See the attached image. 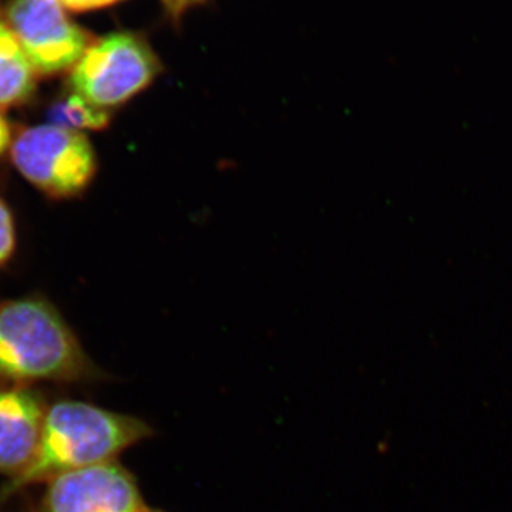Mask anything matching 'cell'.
Masks as SVG:
<instances>
[{
	"mask_svg": "<svg viewBox=\"0 0 512 512\" xmlns=\"http://www.w3.org/2000/svg\"><path fill=\"white\" fill-rule=\"evenodd\" d=\"M66 8L83 12V10L106 8L119 0H59Z\"/></svg>",
	"mask_w": 512,
	"mask_h": 512,
	"instance_id": "cell-11",
	"label": "cell"
},
{
	"mask_svg": "<svg viewBox=\"0 0 512 512\" xmlns=\"http://www.w3.org/2000/svg\"><path fill=\"white\" fill-rule=\"evenodd\" d=\"M49 119L53 126L67 130H103L109 126L110 113L72 94L67 99L57 101L49 110Z\"/></svg>",
	"mask_w": 512,
	"mask_h": 512,
	"instance_id": "cell-9",
	"label": "cell"
},
{
	"mask_svg": "<svg viewBox=\"0 0 512 512\" xmlns=\"http://www.w3.org/2000/svg\"><path fill=\"white\" fill-rule=\"evenodd\" d=\"M201 2H204V0H163L165 8L173 16L183 15L192 6L198 5Z\"/></svg>",
	"mask_w": 512,
	"mask_h": 512,
	"instance_id": "cell-12",
	"label": "cell"
},
{
	"mask_svg": "<svg viewBox=\"0 0 512 512\" xmlns=\"http://www.w3.org/2000/svg\"><path fill=\"white\" fill-rule=\"evenodd\" d=\"M9 29L40 74L76 66L89 47V36L74 25L59 0H12Z\"/></svg>",
	"mask_w": 512,
	"mask_h": 512,
	"instance_id": "cell-5",
	"label": "cell"
},
{
	"mask_svg": "<svg viewBox=\"0 0 512 512\" xmlns=\"http://www.w3.org/2000/svg\"><path fill=\"white\" fill-rule=\"evenodd\" d=\"M15 248V225L12 214L0 198V264L9 258Z\"/></svg>",
	"mask_w": 512,
	"mask_h": 512,
	"instance_id": "cell-10",
	"label": "cell"
},
{
	"mask_svg": "<svg viewBox=\"0 0 512 512\" xmlns=\"http://www.w3.org/2000/svg\"><path fill=\"white\" fill-rule=\"evenodd\" d=\"M12 158L26 180L55 198L80 194L97 170L89 138L57 126L32 127L20 133Z\"/></svg>",
	"mask_w": 512,
	"mask_h": 512,
	"instance_id": "cell-4",
	"label": "cell"
},
{
	"mask_svg": "<svg viewBox=\"0 0 512 512\" xmlns=\"http://www.w3.org/2000/svg\"><path fill=\"white\" fill-rule=\"evenodd\" d=\"M154 436L146 421L94 404L60 400L47 409L36 456L3 485L0 505L33 484L116 460L127 448Z\"/></svg>",
	"mask_w": 512,
	"mask_h": 512,
	"instance_id": "cell-1",
	"label": "cell"
},
{
	"mask_svg": "<svg viewBox=\"0 0 512 512\" xmlns=\"http://www.w3.org/2000/svg\"><path fill=\"white\" fill-rule=\"evenodd\" d=\"M163 70L144 37L113 33L87 47L74 66L70 86L101 110L123 106L144 92Z\"/></svg>",
	"mask_w": 512,
	"mask_h": 512,
	"instance_id": "cell-3",
	"label": "cell"
},
{
	"mask_svg": "<svg viewBox=\"0 0 512 512\" xmlns=\"http://www.w3.org/2000/svg\"><path fill=\"white\" fill-rule=\"evenodd\" d=\"M10 138L12 137H10L8 121L0 116V156H2V154L5 153L6 148L9 147Z\"/></svg>",
	"mask_w": 512,
	"mask_h": 512,
	"instance_id": "cell-13",
	"label": "cell"
},
{
	"mask_svg": "<svg viewBox=\"0 0 512 512\" xmlns=\"http://www.w3.org/2000/svg\"><path fill=\"white\" fill-rule=\"evenodd\" d=\"M101 377L50 303L19 299L0 305V383H83Z\"/></svg>",
	"mask_w": 512,
	"mask_h": 512,
	"instance_id": "cell-2",
	"label": "cell"
},
{
	"mask_svg": "<svg viewBox=\"0 0 512 512\" xmlns=\"http://www.w3.org/2000/svg\"><path fill=\"white\" fill-rule=\"evenodd\" d=\"M43 512H144L136 477L117 463L70 471L47 481Z\"/></svg>",
	"mask_w": 512,
	"mask_h": 512,
	"instance_id": "cell-6",
	"label": "cell"
},
{
	"mask_svg": "<svg viewBox=\"0 0 512 512\" xmlns=\"http://www.w3.org/2000/svg\"><path fill=\"white\" fill-rule=\"evenodd\" d=\"M35 73L12 30L0 23V109L18 106L32 96Z\"/></svg>",
	"mask_w": 512,
	"mask_h": 512,
	"instance_id": "cell-8",
	"label": "cell"
},
{
	"mask_svg": "<svg viewBox=\"0 0 512 512\" xmlns=\"http://www.w3.org/2000/svg\"><path fill=\"white\" fill-rule=\"evenodd\" d=\"M47 409L26 386H0V474L15 478L36 456Z\"/></svg>",
	"mask_w": 512,
	"mask_h": 512,
	"instance_id": "cell-7",
	"label": "cell"
},
{
	"mask_svg": "<svg viewBox=\"0 0 512 512\" xmlns=\"http://www.w3.org/2000/svg\"><path fill=\"white\" fill-rule=\"evenodd\" d=\"M144 512H164V511H153V510H148V508H147V510Z\"/></svg>",
	"mask_w": 512,
	"mask_h": 512,
	"instance_id": "cell-14",
	"label": "cell"
}]
</instances>
